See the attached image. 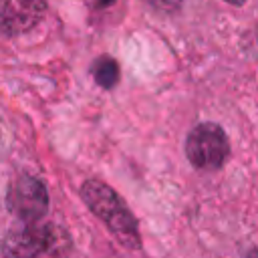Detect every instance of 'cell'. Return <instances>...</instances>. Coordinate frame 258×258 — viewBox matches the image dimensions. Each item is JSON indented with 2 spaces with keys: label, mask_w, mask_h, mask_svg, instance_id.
Wrapping results in <instances>:
<instances>
[{
  "label": "cell",
  "mask_w": 258,
  "mask_h": 258,
  "mask_svg": "<svg viewBox=\"0 0 258 258\" xmlns=\"http://www.w3.org/2000/svg\"><path fill=\"white\" fill-rule=\"evenodd\" d=\"M81 198L87 208L111 230L119 244H123L127 250H139L141 238L137 220L115 189L99 179H87L81 185Z\"/></svg>",
  "instance_id": "cell-1"
},
{
  "label": "cell",
  "mask_w": 258,
  "mask_h": 258,
  "mask_svg": "<svg viewBox=\"0 0 258 258\" xmlns=\"http://www.w3.org/2000/svg\"><path fill=\"white\" fill-rule=\"evenodd\" d=\"M69 236L54 224H26L2 240L4 258H62L69 252Z\"/></svg>",
  "instance_id": "cell-2"
},
{
  "label": "cell",
  "mask_w": 258,
  "mask_h": 258,
  "mask_svg": "<svg viewBox=\"0 0 258 258\" xmlns=\"http://www.w3.org/2000/svg\"><path fill=\"white\" fill-rule=\"evenodd\" d=\"M228 137L218 123L196 125L185 139V155L198 169H220L228 157Z\"/></svg>",
  "instance_id": "cell-3"
},
{
  "label": "cell",
  "mask_w": 258,
  "mask_h": 258,
  "mask_svg": "<svg viewBox=\"0 0 258 258\" xmlns=\"http://www.w3.org/2000/svg\"><path fill=\"white\" fill-rule=\"evenodd\" d=\"M6 208L24 224L40 222V218H44L48 210V191L40 179L22 173L8 185Z\"/></svg>",
  "instance_id": "cell-4"
},
{
  "label": "cell",
  "mask_w": 258,
  "mask_h": 258,
  "mask_svg": "<svg viewBox=\"0 0 258 258\" xmlns=\"http://www.w3.org/2000/svg\"><path fill=\"white\" fill-rule=\"evenodd\" d=\"M46 14L44 0H0V32L18 36L34 28Z\"/></svg>",
  "instance_id": "cell-5"
},
{
  "label": "cell",
  "mask_w": 258,
  "mask_h": 258,
  "mask_svg": "<svg viewBox=\"0 0 258 258\" xmlns=\"http://www.w3.org/2000/svg\"><path fill=\"white\" fill-rule=\"evenodd\" d=\"M91 73H93L95 83H97L99 87L107 89V91L113 89V87L119 83V64H117L115 58H111V56H107V54L99 56V58L93 62Z\"/></svg>",
  "instance_id": "cell-6"
},
{
  "label": "cell",
  "mask_w": 258,
  "mask_h": 258,
  "mask_svg": "<svg viewBox=\"0 0 258 258\" xmlns=\"http://www.w3.org/2000/svg\"><path fill=\"white\" fill-rule=\"evenodd\" d=\"M147 2H149L151 6H155V8H159V10H167V12L179 8V4H181V0H147Z\"/></svg>",
  "instance_id": "cell-7"
},
{
  "label": "cell",
  "mask_w": 258,
  "mask_h": 258,
  "mask_svg": "<svg viewBox=\"0 0 258 258\" xmlns=\"http://www.w3.org/2000/svg\"><path fill=\"white\" fill-rule=\"evenodd\" d=\"M244 258H258V248H252V250H248V252L244 254Z\"/></svg>",
  "instance_id": "cell-8"
},
{
  "label": "cell",
  "mask_w": 258,
  "mask_h": 258,
  "mask_svg": "<svg viewBox=\"0 0 258 258\" xmlns=\"http://www.w3.org/2000/svg\"><path fill=\"white\" fill-rule=\"evenodd\" d=\"M115 0H97V4L101 6V8H105V6H109V4H113Z\"/></svg>",
  "instance_id": "cell-9"
},
{
  "label": "cell",
  "mask_w": 258,
  "mask_h": 258,
  "mask_svg": "<svg viewBox=\"0 0 258 258\" xmlns=\"http://www.w3.org/2000/svg\"><path fill=\"white\" fill-rule=\"evenodd\" d=\"M224 2H228V4H234V6H242L246 0H224Z\"/></svg>",
  "instance_id": "cell-10"
}]
</instances>
